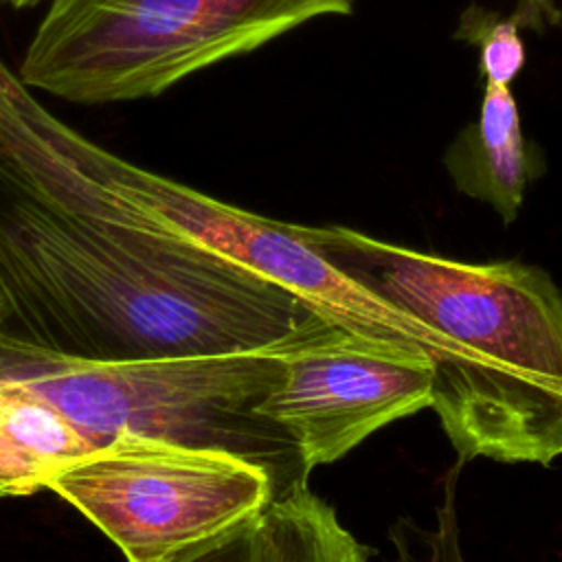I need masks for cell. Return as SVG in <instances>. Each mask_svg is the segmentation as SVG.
<instances>
[{
  "label": "cell",
  "instance_id": "7",
  "mask_svg": "<svg viewBox=\"0 0 562 562\" xmlns=\"http://www.w3.org/2000/svg\"><path fill=\"white\" fill-rule=\"evenodd\" d=\"M281 358L261 411L294 435L310 470L430 406L432 364L422 349L331 327Z\"/></svg>",
  "mask_w": 562,
  "mask_h": 562
},
{
  "label": "cell",
  "instance_id": "3",
  "mask_svg": "<svg viewBox=\"0 0 562 562\" xmlns=\"http://www.w3.org/2000/svg\"><path fill=\"white\" fill-rule=\"evenodd\" d=\"M281 353L88 362L0 340V384L55 406L94 448L140 435L241 459L270 479L274 503L312 472L294 435L261 411Z\"/></svg>",
  "mask_w": 562,
  "mask_h": 562
},
{
  "label": "cell",
  "instance_id": "6",
  "mask_svg": "<svg viewBox=\"0 0 562 562\" xmlns=\"http://www.w3.org/2000/svg\"><path fill=\"white\" fill-rule=\"evenodd\" d=\"M105 176L143 206L198 244L296 292L342 329L422 349L432 364L430 406L441 402L454 378L452 347L386 305L360 283L331 266L307 239L301 224L270 220L160 173L143 169L99 145Z\"/></svg>",
  "mask_w": 562,
  "mask_h": 562
},
{
  "label": "cell",
  "instance_id": "5",
  "mask_svg": "<svg viewBox=\"0 0 562 562\" xmlns=\"http://www.w3.org/2000/svg\"><path fill=\"white\" fill-rule=\"evenodd\" d=\"M127 558L162 562L272 503L270 479L224 452L119 435L46 479Z\"/></svg>",
  "mask_w": 562,
  "mask_h": 562
},
{
  "label": "cell",
  "instance_id": "10",
  "mask_svg": "<svg viewBox=\"0 0 562 562\" xmlns=\"http://www.w3.org/2000/svg\"><path fill=\"white\" fill-rule=\"evenodd\" d=\"M0 430L44 487L53 472L97 450L55 406L13 384H0Z\"/></svg>",
  "mask_w": 562,
  "mask_h": 562
},
{
  "label": "cell",
  "instance_id": "9",
  "mask_svg": "<svg viewBox=\"0 0 562 562\" xmlns=\"http://www.w3.org/2000/svg\"><path fill=\"white\" fill-rule=\"evenodd\" d=\"M373 553L310 487L270 503L255 520V562H369Z\"/></svg>",
  "mask_w": 562,
  "mask_h": 562
},
{
  "label": "cell",
  "instance_id": "8",
  "mask_svg": "<svg viewBox=\"0 0 562 562\" xmlns=\"http://www.w3.org/2000/svg\"><path fill=\"white\" fill-rule=\"evenodd\" d=\"M443 167L454 189L512 224L527 189L544 173L542 149L525 134L509 86L483 83L479 112L446 147Z\"/></svg>",
  "mask_w": 562,
  "mask_h": 562
},
{
  "label": "cell",
  "instance_id": "12",
  "mask_svg": "<svg viewBox=\"0 0 562 562\" xmlns=\"http://www.w3.org/2000/svg\"><path fill=\"white\" fill-rule=\"evenodd\" d=\"M461 465L459 461L443 483V498L435 509V529H426L411 518H397L391 525L389 540L395 555L389 562H465L454 501Z\"/></svg>",
  "mask_w": 562,
  "mask_h": 562
},
{
  "label": "cell",
  "instance_id": "1",
  "mask_svg": "<svg viewBox=\"0 0 562 562\" xmlns=\"http://www.w3.org/2000/svg\"><path fill=\"white\" fill-rule=\"evenodd\" d=\"M331 327L114 184L0 59V340L130 362L285 351Z\"/></svg>",
  "mask_w": 562,
  "mask_h": 562
},
{
  "label": "cell",
  "instance_id": "11",
  "mask_svg": "<svg viewBox=\"0 0 562 562\" xmlns=\"http://www.w3.org/2000/svg\"><path fill=\"white\" fill-rule=\"evenodd\" d=\"M560 20L555 0H520L509 15L487 7L470 4L461 11L454 40L476 48L483 83L509 86L518 79L527 61L525 29H544Z\"/></svg>",
  "mask_w": 562,
  "mask_h": 562
},
{
  "label": "cell",
  "instance_id": "14",
  "mask_svg": "<svg viewBox=\"0 0 562 562\" xmlns=\"http://www.w3.org/2000/svg\"><path fill=\"white\" fill-rule=\"evenodd\" d=\"M2 496H7V492L0 487V498H2Z\"/></svg>",
  "mask_w": 562,
  "mask_h": 562
},
{
  "label": "cell",
  "instance_id": "4",
  "mask_svg": "<svg viewBox=\"0 0 562 562\" xmlns=\"http://www.w3.org/2000/svg\"><path fill=\"white\" fill-rule=\"evenodd\" d=\"M353 0H48L18 79L57 99L112 105L154 99Z\"/></svg>",
  "mask_w": 562,
  "mask_h": 562
},
{
  "label": "cell",
  "instance_id": "2",
  "mask_svg": "<svg viewBox=\"0 0 562 562\" xmlns=\"http://www.w3.org/2000/svg\"><path fill=\"white\" fill-rule=\"evenodd\" d=\"M303 233L331 266L452 347L450 391L430 408L461 463L562 457V292L542 268L463 263L347 226Z\"/></svg>",
  "mask_w": 562,
  "mask_h": 562
},
{
  "label": "cell",
  "instance_id": "13",
  "mask_svg": "<svg viewBox=\"0 0 562 562\" xmlns=\"http://www.w3.org/2000/svg\"><path fill=\"white\" fill-rule=\"evenodd\" d=\"M257 516L246 518L200 542H193L165 558L162 562H255Z\"/></svg>",
  "mask_w": 562,
  "mask_h": 562
}]
</instances>
